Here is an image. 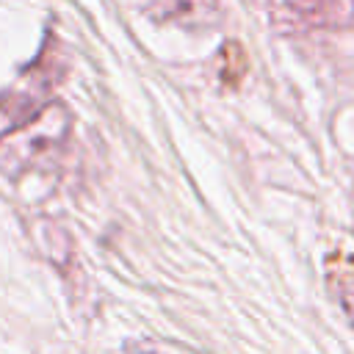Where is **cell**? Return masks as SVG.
<instances>
[{"label":"cell","mask_w":354,"mask_h":354,"mask_svg":"<svg viewBox=\"0 0 354 354\" xmlns=\"http://www.w3.org/2000/svg\"><path fill=\"white\" fill-rule=\"evenodd\" d=\"M288 14L313 28H343L354 19V0H282Z\"/></svg>","instance_id":"2"},{"label":"cell","mask_w":354,"mask_h":354,"mask_svg":"<svg viewBox=\"0 0 354 354\" xmlns=\"http://www.w3.org/2000/svg\"><path fill=\"white\" fill-rule=\"evenodd\" d=\"M166 19H177L188 28L196 25H216L218 19V0H171Z\"/></svg>","instance_id":"3"},{"label":"cell","mask_w":354,"mask_h":354,"mask_svg":"<svg viewBox=\"0 0 354 354\" xmlns=\"http://www.w3.org/2000/svg\"><path fill=\"white\" fill-rule=\"evenodd\" d=\"M72 130V113L64 102H44L30 119L0 136V171L17 180L33 166L55 158Z\"/></svg>","instance_id":"1"}]
</instances>
